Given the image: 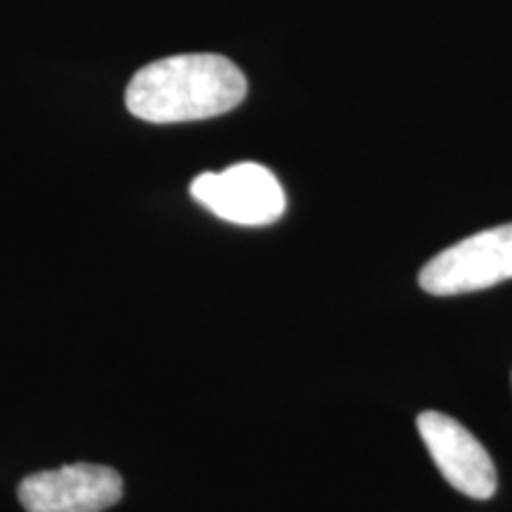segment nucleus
I'll return each mask as SVG.
<instances>
[{"mask_svg": "<svg viewBox=\"0 0 512 512\" xmlns=\"http://www.w3.org/2000/svg\"><path fill=\"white\" fill-rule=\"evenodd\" d=\"M512 280V223L482 230L427 261L418 283L427 294L456 297Z\"/></svg>", "mask_w": 512, "mask_h": 512, "instance_id": "obj_2", "label": "nucleus"}, {"mask_svg": "<svg viewBox=\"0 0 512 512\" xmlns=\"http://www.w3.org/2000/svg\"><path fill=\"white\" fill-rule=\"evenodd\" d=\"M418 432L444 479L460 494L486 501L496 494L498 475L494 458L475 434L439 411L418 418Z\"/></svg>", "mask_w": 512, "mask_h": 512, "instance_id": "obj_5", "label": "nucleus"}, {"mask_svg": "<svg viewBox=\"0 0 512 512\" xmlns=\"http://www.w3.org/2000/svg\"><path fill=\"white\" fill-rule=\"evenodd\" d=\"M247 95V79L223 55L192 53L162 57L133 76L126 107L150 124H183L226 114Z\"/></svg>", "mask_w": 512, "mask_h": 512, "instance_id": "obj_1", "label": "nucleus"}, {"mask_svg": "<svg viewBox=\"0 0 512 512\" xmlns=\"http://www.w3.org/2000/svg\"><path fill=\"white\" fill-rule=\"evenodd\" d=\"M190 195L219 219L235 226H268L285 214V190L271 169L240 162L216 171H204L192 181Z\"/></svg>", "mask_w": 512, "mask_h": 512, "instance_id": "obj_3", "label": "nucleus"}, {"mask_svg": "<svg viewBox=\"0 0 512 512\" xmlns=\"http://www.w3.org/2000/svg\"><path fill=\"white\" fill-rule=\"evenodd\" d=\"M124 482L117 470L95 463L62 465L22 479L17 496L27 512H102L119 503Z\"/></svg>", "mask_w": 512, "mask_h": 512, "instance_id": "obj_4", "label": "nucleus"}]
</instances>
